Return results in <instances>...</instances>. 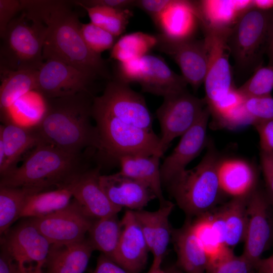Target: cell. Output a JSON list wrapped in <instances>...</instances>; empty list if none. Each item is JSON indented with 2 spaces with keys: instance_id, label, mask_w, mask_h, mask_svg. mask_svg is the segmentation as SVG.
<instances>
[{
  "instance_id": "cell-25",
  "label": "cell",
  "mask_w": 273,
  "mask_h": 273,
  "mask_svg": "<svg viewBox=\"0 0 273 273\" xmlns=\"http://www.w3.org/2000/svg\"><path fill=\"white\" fill-rule=\"evenodd\" d=\"M157 155L126 156L118 160L122 174L148 186L158 199L160 205L166 204L163 195L160 159Z\"/></svg>"
},
{
  "instance_id": "cell-24",
  "label": "cell",
  "mask_w": 273,
  "mask_h": 273,
  "mask_svg": "<svg viewBox=\"0 0 273 273\" xmlns=\"http://www.w3.org/2000/svg\"><path fill=\"white\" fill-rule=\"evenodd\" d=\"M217 172L222 192L233 198L248 196L254 191L256 173L251 165L245 160H220Z\"/></svg>"
},
{
  "instance_id": "cell-11",
  "label": "cell",
  "mask_w": 273,
  "mask_h": 273,
  "mask_svg": "<svg viewBox=\"0 0 273 273\" xmlns=\"http://www.w3.org/2000/svg\"><path fill=\"white\" fill-rule=\"evenodd\" d=\"M207 107L204 99L194 96L187 88L164 97L156 112L163 154L174 139L183 135L198 121Z\"/></svg>"
},
{
  "instance_id": "cell-38",
  "label": "cell",
  "mask_w": 273,
  "mask_h": 273,
  "mask_svg": "<svg viewBox=\"0 0 273 273\" xmlns=\"http://www.w3.org/2000/svg\"><path fill=\"white\" fill-rule=\"evenodd\" d=\"M254 265L243 254L232 253L208 265L205 273H252Z\"/></svg>"
},
{
  "instance_id": "cell-48",
  "label": "cell",
  "mask_w": 273,
  "mask_h": 273,
  "mask_svg": "<svg viewBox=\"0 0 273 273\" xmlns=\"http://www.w3.org/2000/svg\"><path fill=\"white\" fill-rule=\"evenodd\" d=\"M13 260L8 253L1 249L0 255V273H13L12 265Z\"/></svg>"
},
{
  "instance_id": "cell-30",
  "label": "cell",
  "mask_w": 273,
  "mask_h": 273,
  "mask_svg": "<svg viewBox=\"0 0 273 273\" xmlns=\"http://www.w3.org/2000/svg\"><path fill=\"white\" fill-rule=\"evenodd\" d=\"M122 231L117 214L96 219L88 233L89 243L94 250H98L110 259L118 246Z\"/></svg>"
},
{
  "instance_id": "cell-51",
  "label": "cell",
  "mask_w": 273,
  "mask_h": 273,
  "mask_svg": "<svg viewBox=\"0 0 273 273\" xmlns=\"http://www.w3.org/2000/svg\"><path fill=\"white\" fill-rule=\"evenodd\" d=\"M253 6L263 10L273 9V0H255L252 1Z\"/></svg>"
},
{
  "instance_id": "cell-57",
  "label": "cell",
  "mask_w": 273,
  "mask_h": 273,
  "mask_svg": "<svg viewBox=\"0 0 273 273\" xmlns=\"http://www.w3.org/2000/svg\"><path fill=\"white\" fill-rule=\"evenodd\" d=\"M272 255H273V254H272Z\"/></svg>"
},
{
  "instance_id": "cell-12",
  "label": "cell",
  "mask_w": 273,
  "mask_h": 273,
  "mask_svg": "<svg viewBox=\"0 0 273 273\" xmlns=\"http://www.w3.org/2000/svg\"><path fill=\"white\" fill-rule=\"evenodd\" d=\"M29 218L51 244H68L83 240L93 222L74 198L66 207L55 212Z\"/></svg>"
},
{
  "instance_id": "cell-39",
  "label": "cell",
  "mask_w": 273,
  "mask_h": 273,
  "mask_svg": "<svg viewBox=\"0 0 273 273\" xmlns=\"http://www.w3.org/2000/svg\"><path fill=\"white\" fill-rule=\"evenodd\" d=\"M243 104L253 124L273 118V98L271 96L246 98Z\"/></svg>"
},
{
  "instance_id": "cell-31",
  "label": "cell",
  "mask_w": 273,
  "mask_h": 273,
  "mask_svg": "<svg viewBox=\"0 0 273 273\" xmlns=\"http://www.w3.org/2000/svg\"><path fill=\"white\" fill-rule=\"evenodd\" d=\"M249 196L233 198L218 210L224 222L225 245L230 248L244 240L248 220Z\"/></svg>"
},
{
  "instance_id": "cell-18",
  "label": "cell",
  "mask_w": 273,
  "mask_h": 273,
  "mask_svg": "<svg viewBox=\"0 0 273 273\" xmlns=\"http://www.w3.org/2000/svg\"><path fill=\"white\" fill-rule=\"evenodd\" d=\"M267 201L262 194L254 191L247 202V224L243 255L254 265L261 259L270 236Z\"/></svg>"
},
{
  "instance_id": "cell-2",
  "label": "cell",
  "mask_w": 273,
  "mask_h": 273,
  "mask_svg": "<svg viewBox=\"0 0 273 273\" xmlns=\"http://www.w3.org/2000/svg\"><path fill=\"white\" fill-rule=\"evenodd\" d=\"M94 97L92 92H83L45 99V112L34 126L43 141L72 154L85 149L102 152L99 132L90 121Z\"/></svg>"
},
{
  "instance_id": "cell-36",
  "label": "cell",
  "mask_w": 273,
  "mask_h": 273,
  "mask_svg": "<svg viewBox=\"0 0 273 273\" xmlns=\"http://www.w3.org/2000/svg\"><path fill=\"white\" fill-rule=\"evenodd\" d=\"M237 89L245 99L271 96L273 65L260 66L250 79Z\"/></svg>"
},
{
  "instance_id": "cell-21",
  "label": "cell",
  "mask_w": 273,
  "mask_h": 273,
  "mask_svg": "<svg viewBox=\"0 0 273 273\" xmlns=\"http://www.w3.org/2000/svg\"><path fill=\"white\" fill-rule=\"evenodd\" d=\"M198 23L193 1L172 0L155 24L166 37L182 40L194 37Z\"/></svg>"
},
{
  "instance_id": "cell-27",
  "label": "cell",
  "mask_w": 273,
  "mask_h": 273,
  "mask_svg": "<svg viewBox=\"0 0 273 273\" xmlns=\"http://www.w3.org/2000/svg\"><path fill=\"white\" fill-rule=\"evenodd\" d=\"M174 240L177 263L183 271L185 273H205L208 259L190 223L174 232Z\"/></svg>"
},
{
  "instance_id": "cell-5",
  "label": "cell",
  "mask_w": 273,
  "mask_h": 273,
  "mask_svg": "<svg viewBox=\"0 0 273 273\" xmlns=\"http://www.w3.org/2000/svg\"><path fill=\"white\" fill-rule=\"evenodd\" d=\"M9 23L0 51V68L9 71L38 70L46 28L38 20L21 11Z\"/></svg>"
},
{
  "instance_id": "cell-15",
  "label": "cell",
  "mask_w": 273,
  "mask_h": 273,
  "mask_svg": "<svg viewBox=\"0 0 273 273\" xmlns=\"http://www.w3.org/2000/svg\"><path fill=\"white\" fill-rule=\"evenodd\" d=\"M1 238V248L18 265L32 264L43 267L51 244L30 218L23 221Z\"/></svg>"
},
{
  "instance_id": "cell-35",
  "label": "cell",
  "mask_w": 273,
  "mask_h": 273,
  "mask_svg": "<svg viewBox=\"0 0 273 273\" xmlns=\"http://www.w3.org/2000/svg\"><path fill=\"white\" fill-rule=\"evenodd\" d=\"M173 207V204L168 201L165 204L160 206L158 209V221L151 250L153 255L154 263H162L168 246L171 234L169 217Z\"/></svg>"
},
{
  "instance_id": "cell-37",
  "label": "cell",
  "mask_w": 273,
  "mask_h": 273,
  "mask_svg": "<svg viewBox=\"0 0 273 273\" xmlns=\"http://www.w3.org/2000/svg\"><path fill=\"white\" fill-rule=\"evenodd\" d=\"M80 32L87 47L97 54L111 49L116 41V37L91 22L81 23Z\"/></svg>"
},
{
  "instance_id": "cell-47",
  "label": "cell",
  "mask_w": 273,
  "mask_h": 273,
  "mask_svg": "<svg viewBox=\"0 0 273 273\" xmlns=\"http://www.w3.org/2000/svg\"><path fill=\"white\" fill-rule=\"evenodd\" d=\"M260 161L262 171L273 174V152L261 151Z\"/></svg>"
},
{
  "instance_id": "cell-43",
  "label": "cell",
  "mask_w": 273,
  "mask_h": 273,
  "mask_svg": "<svg viewBox=\"0 0 273 273\" xmlns=\"http://www.w3.org/2000/svg\"><path fill=\"white\" fill-rule=\"evenodd\" d=\"M258 133L262 151L273 152V118L253 123Z\"/></svg>"
},
{
  "instance_id": "cell-7",
  "label": "cell",
  "mask_w": 273,
  "mask_h": 273,
  "mask_svg": "<svg viewBox=\"0 0 273 273\" xmlns=\"http://www.w3.org/2000/svg\"><path fill=\"white\" fill-rule=\"evenodd\" d=\"M102 146V153L118 160L123 156L163 155L160 139L153 131L126 123L92 109Z\"/></svg>"
},
{
  "instance_id": "cell-49",
  "label": "cell",
  "mask_w": 273,
  "mask_h": 273,
  "mask_svg": "<svg viewBox=\"0 0 273 273\" xmlns=\"http://www.w3.org/2000/svg\"><path fill=\"white\" fill-rule=\"evenodd\" d=\"M12 268L13 273H43L42 267L36 265H18L14 261Z\"/></svg>"
},
{
  "instance_id": "cell-4",
  "label": "cell",
  "mask_w": 273,
  "mask_h": 273,
  "mask_svg": "<svg viewBox=\"0 0 273 273\" xmlns=\"http://www.w3.org/2000/svg\"><path fill=\"white\" fill-rule=\"evenodd\" d=\"M220 161L212 145L194 168L185 169L166 186L179 207L186 213L199 216L209 212L222 192L218 176Z\"/></svg>"
},
{
  "instance_id": "cell-6",
  "label": "cell",
  "mask_w": 273,
  "mask_h": 273,
  "mask_svg": "<svg viewBox=\"0 0 273 273\" xmlns=\"http://www.w3.org/2000/svg\"><path fill=\"white\" fill-rule=\"evenodd\" d=\"M273 9L263 10L251 6L240 15L228 37L230 55L242 70L260 67L271 38Z\"/></svg>"
},
{
  "instance_id": "cell-55",
  "label": "cell",
  "mask_w": 273,
  "mask_h": 273,
  "mask_svg": "<svg viewBox=\"0 0 273 273\" xmlns=\"http://www.w3.org/2000/svg\"><path fill=\"white\" fill-rule=\"evenodd\" d=\"M272 39H273V19H272V21L271 28V38H270V40Z\"/></svg>"
},
{
  "instance_id": "cell-45",
  "label": "cell",
  "mask_w": 273,
  "mask_h": 273,
  "mask_svg": "<svg viewBox=\"0 0 273 273\" xmlns=\"http://www.w3.org/2000/svg\"><path fill=\"white\" fill-rule=\"evenodd\" d=\"M135 0H81L72 1L77 6L87 7L100 6L117 9H130L134 7Z\"/></svg>"
},
{
  "instance_id": "cell-19",
  "label": "cell",
  "mask_w": 273,
  "mask_h": 273,
  "mask_svg": "<svg viewBox=\"0 0 273 273\" xmlns=\"http://www.w3.org/2000/svg\"><path fill=\"white\" fill-rule=\"evenodd\" d=\"M100 168H88L70 185L73 198L92 218L117 214L122 209L114 205L102 189L99 181Z\"/></svg>"
},
{
  "instance_id": "cell-34",
  "label": "cell",
  "mask_w": 273,
  "mask_h": 273,
  "mask_svg": "<svg viewBox=\"0 0 273 273\" xmlns=\"http://www.w3.org/2000/svg\"><path fill=\"white\" fill-rule=\"evenodd\" d=\"M40 192L25 188L0 186V234L3 235L19 218L28 197Z\"/></svg>"
},
{
  "instance_id": "cell-8",
  "label": "cell",
  "mask_w": 273,
  "mask_h": 273,
  "mask_svg": "<svg viewBox=\"0 0 273 273\" xmlns=\"http://www.w3.org/2000/svg\"><path fill=\"white\" fill-rule=\"evenodd\" d=\"M116 78L129 84L135 82L144 92L163 98L187 88L182 75L173 71L160 57L148 54L124 63H118Z\"/></svg>"
},
{
  "instance_id": "cell-23",
  "label": "cell",
  "mask_w": 273,
  "mask_h": 273,
  "mask_svg": "<svg viewBox=\"0 0 273 273\" xmlns=\"http://www.w3.org/2000/svg\"><path fill=\"white\" fill-rule=\"evenodd\" d=\"M0 140L3 143L5 152V162L0 168L1 177L16 167V164L23 153L44 142L34 127H25L13 122L1 125Z\"/></svg>"
},
{
  "instance_id": "cell-54",
  "label": "cell",
  "mask_w": 273,
  "mask_h": 273,
  "mask_svg": "<svg viewBox=\"0 0 273 273\" xmlns=\"http://www.w3.org/2000/svg\"><path fill=\"white\" fill-rule=\"evenodd\" d=\"M166 273H185L183 271L175 267H172L165 270Z\"/></svg>"
},
{
  "instance_id": "cell-3",
  "label": "cell",
  "mask_w": 273,
  "mask_h": 273,
  "mask_svg": "<svg viewBox=\"0 0 273 273\" xmlns=\"http://www.w3.org/2000/svg\"><path fill=\"white\" fill-rule=\"evenodd\" d=\"M83 152L72 154L41 143L34 147L21 165L1 177L0 186L40 192L53 187H68L88 169V156Z\"/></svg>"
},
{
  "instance_id": "cell-29",
  "label": "cell",
  "mask_w": 273,
  "mask_h": 273,
  "mask_svg": "<svg viewBox=\"0 0 273 273\" xmlns=\"http://www.w3.org/2000/svg\"><path fill=\"white\" fill-rule=\"evenodd\" d=\"M72 197L70 185L31 194L26 201L20 218H39L47 216L66 207Z\"/></svg>"
},
{
  "instance_id": "cell-1",
  "label": "cell",
  "mask_w": 273,
  "mask_h": 273,
  "mask_svg": "<svg viewBox=\"0 0 273 273\" xmlns=\"http://www.w3.org/2000/svg\"><path fill=\"white\" fill-rule=\"evenodd\" d=\"M22 11L39 20L46 27L44 61L58 60L96 78H109L101 55L92 52L81 36V23L72 8L71 1L22 0Z\"/></svg>"
},
{
  "instance_id": "cell-20",
  "label": "cell",
  "mask_w": 273,
  "mask_h": 273,
  "mask_svg": "<svg viewBox=\"0 0 273 273\" xmlns=\"http://www.w3.org/2000/svg\"><path fill=\"white\" fill-rule=\"evenodd\" d=\"M100 186L110 201L115 206L128 210L143 209L156 198L146 184L127 176L120 172L100 176Z\"/></svg>"
},
{
  "instance_id": "cell-42",
  "label": "cell",
  "mask_w": 273,
  "mask_h": 273,
  "mask_svg": "<svg viewBox=\"0 0 273 273\" xmlns=\"http://www.w3.org/2000/svg\"><path fill=\"white\" fill-rule=\"evenodd\" d=\"M22 0H0V36L2 38L7 26L16 17L17 13L22 11Z\"/></svg>"
},
{
  "instance_id": "cell-14",
  "label": "cell",
  "mask_w": 273,
  "mask_h": 273,
  "mask_svg": "<svg viewBox=\"0 0 273 273\" xmlns=\"http://www.w3.org/2000/svg\"><path fill=\"white\" fill-rule=\"evenodd\" d=\"M156 35L155 48L173 59L187 83L197 89L204 83L207 71V50L204 39L174 40L161 33Z\"/></svg>"
},
{
  "instance_id": "cell-16",
  "label": "cell",
  "mask_w": 273,
  "mask_h": 273,
  "mask_svg": "<svg viewBox=\"0 0 273 273\" xmlns=\"http://www.w3.org/2000/svg\"><path fill=\"white\" fill-rule=\"evenodd\" d=\"M210 113L207 107L198 121L181 136L177 145L160 165L163 185L167 186L186 169L188 164L199 155L206 146Z\"/></svg>"
},
{
  "instance_id": "cell-9",
  "label": "cell",
  "mask_w": 273,
  "mask_h": 273,
  "mask_svg": "<svg viewBox=\"0 0 273 273\" xmlns=\"http://www.w3.org/2000/svg\"><path fill=\"white\" fill-rule=\"evenodd\" d=\"M92 109L126 123L153 130V116L144 97L116 78L107 83L102 95L94 97Z\"/></svg>"
},
{
  "instance_id": "cell-22",
  "label": "cell",
  "mask_w": 273,
  "mask_h": 273,
  "mask_svg": "<svg viewBox=\"0 0 273 273\" xmlns=\"http://www.w3.org/2000/svg\"><path fill=\"white\" fill-rule=\"evenodd\" d=\"M94 250L85 238L68 244H51L45 273H83Z\"/></svg>"
},
{
  "instance_id": "cell-33",
  "label": "cell",
  "mask_w": 273,
  "mask_h": 273,
  "mask_svg": "<svg viewBox=\"0 0 273 273\" xmlns=\"http://www.w3.org/2000/svg\"><path fill=\"white\" fill-rule=\"evenodd\" d=\"M190 223L193 232L207 256L208 265L233 253L231 248L224 245L219 239L209 212L198 216L194 222Z\"/></svg>"
},
{
  "instance_id": "cell-28",
  "label": "cell",
  "mask_w": 273,
  "mask_h": 273,
  "mask_svg": "<svg viewBox=\"0 0 273 273\" xmlns=\"http://www.w3.org/2000/svg\"><path fill=\"white\" fill-rule=\"evenodd\" d=\"M193 3L201 25L213 27L231 28L244 12L239 1L208 0Z\"/></svg>"
},
{
  "instance_id": "cell-52",
  "label": "cell",
  "mask_w": 273,
  "mask_h": 273,
  "mask_svg": "<svg viewBox=\"0 0 273 273\" xmlns=\"http://www.w3.org/2000/svg\"><path fill=\"white\" fill-rule=\"evenodd\" d=\"M265 180L268 190L271 194V196H273V174L263 172Z\"/></svg>"
},
{
  "instance_id": "cell-26",
  "label": "cell",
  "mask_w": 273,
  "mask_h": 273,
  "mask_svg": "<svg viewBox=\"0 0 273 273\" xmlns=\"http://www.w3.org/2000/svg\"><path fill=\"white\" fill-rule=\"evenodd\" d=\"M38 70L1 69V116L5 122L14 104L28 93L35 90Z\"/></svg>"
},
{
  "instance_id": "cell-17",
  "label": "cell",
  "mask_w": 273,
  "mask_h": 273,
  "mask_svg": "<svg viewBox=\"0 0 273 273\" xmlns=\"http://www.w3.org/2000/svg\"><path fill=\"white\" fill-rule=\"evenodd\" d=\"M121 221V235L111 259L126 269L139 273L146 264L150 251L149 246L134 211L126 210Z\"/></svg>"
},
{
  "instance_id": "cell-44",
  "label": "cell",
  "mask_w": 273,
  "mask_h": 273,
  "mask_svg": "<svg viewBox=\"0 0 273 273\" xmlns=\"http://www.w3.org/2000/svg\"><path fill=\"white\" fill-rule=\"evenodd\" d=\"M172 0H136L134 7L146 13L155 23Z\"/></svg>"
},
{
  "instance_id": "cell-50",
  "label": "cell",
  "mask_w": 273,
  "mask_h": 273,
  "mask_svg": "<svg viewBox=\"0 0 273 273\" xmlns=\"http://www.w3.org/2000/svg\"><path fill=\"white\" fill-rule=\"evenodd\" d=\"M255 268L259 273H273V255L262 259L256 263Z\"/></svg>"
},
{
  "instance_id": "cell-41",
  "label": "cell",
  "mask_w": 273,
  "mask_h": 273,
  "mask_svg": "<svg viewBox=\"0 0 273 273\" xmlns=\"http://www.w3.org/2000/svg\"><path fill=\"white\" fill-rule=\"evenodd\" d=\"M134 213L151 252L158 221L159 210L148 211L142 209L134 211Z\"/></svg>"
},
{
  "instance_id": "cell-46",
  "label": "cell",
  "mask_w": 273,
  "mask_h": 273,
  "mask_svg": "<svg viewBox=\"0 0 273 273\" xmlns=\"http://www.w3.org/2000/svg\"><path fill=\"white\" fill-rule=\"evenodd\" d=\"M93 273H133L120 266L103 254L98 257Z\"/></svg>"
},
{
  "instance_id": "cell-56",
  "label": "cell",
  "mask_w": 273,
  "mask_h": 273,
  "mask_svg": "<svg viewBox=\"0 0 273 273\" xmlns=\"http://www.w3.org/2000/svg\"><path fill=\"white\" fill-rule=\"evenodd\" d=\"M271 203H272V206H273V196H271Z\"/></svg>"
},
{
  "instance_id": "cell-53",
  "label": "cell",
  "mask_w": 273,
  "mask_h": 273,
  "mask_svg": "<svg viewBox=\"0 0 273 273\" xmlns=\"http://www.w3.org/2000/svg\"><path fill=\"white\" fill-rule=\"evenodd\" d=\"M147 273H166L161 268V264L152 262V265Z\"/></svg>"
},
{
  "instance_id": "cell-13",
  "label": "cell",
  "mask_w": 273,
  "mask_h": 273,
  "mask_svg": "<svg viewBox=\"0 0 273 273\" xmlns=\"http://www.w3.org/2000/svg\"><path fill=\"white\" fill-rule=\"evenodd\" d=\"M96 79L72 66L50 59L44 61L38 70L35 90L44 99L92 92L90 88Z\"/></svg>"
},
{
  "instance_id": "cell-10",
  "label": "cell",
  "mask_w": 273,
  "mask_h": 273,
  "mask_svg": "<svg viewBox=\"0 0 273 273\" xmlns=\"http://www.w3.org/2000/svg\"><path fill=\"white\" fill-rule=\"evenodd\" d=\"M203 27L207 50L208 66L204 81L207 105L210 107L225 96L234 87L229 60L228 37L232 28Z\"/></svg>"
},
{
  "instance_id": "cell-40",
  "label": "cell",
  "mask_w": 273,
  "mask_h": 273,
  "mask_svg": "<svg viewBox=\"0 0 273 273\" xmlns=\"http://www.w3.org/2000/svg\"><path fill=\"white\" fill-rule=\"evenodd\" d=\"M245 98L238 89L234 87L222 99L210 107H208L218 121L228 113L242 105Z\"/></svg>"
},
{
  "instance_id": "cell-32",
  "label": "cell",
  "mask_w": 273,
  "mask_h": 273,
  "mask_svg": "<svg viewBox=\"0 0 273 273\" xmlns=\"http://www.w3.org/2000/svg\"><path fill=\"white\" fill-rule=\"evenodd\" d=\"M157 43L156 35L134 32L121 36L111 49V58L118 63L138 59L149 54Z\"/></svg>"
}]
</instances>
